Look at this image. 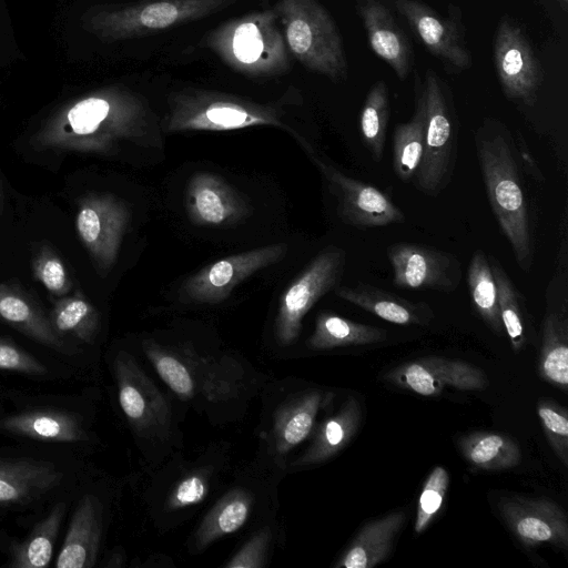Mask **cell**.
I'll use <instances>...</instances> for the list:
<instances>
[{
  "label": "cell",
  "instance_id": "45",
  "mask_svg": "<svg viewBox=\"0 0 568 568\" xmlns=\"http://www.w3.org/2000/svg\"><path fill=\"white\" fill-rule=\"evenodd\" d=\"M513 139L517 161L521 164L524 171L532 176L537 182H545V176L524 136L518 132Z\"/></svg>",
  "mask_w": 568,
  "mask_h": 568
},
{
  "label": "cell",
  "instance_id": "47",
  "mask_svg": "<svg viewBox=\"0 0 568 568\" xmlns=\"http://www.w3.org/2000/svg\"><path fill=\"white\" fill-rule=\"evenodd\" d=\"M559 2V4H561V7L566 10L567 9V3H568V0H556Z\"/></svg>",
  "mask_w": 568,
  "mask_h": 568
},
{
  "label": "cell",
  "instance_id": "16",
  "mask_svg": "<svg viewBox=\"0 0 568 568\" xmlns=\"http://www.w3.org/2000/svg\"><path fill=\"white\" fill-rule=\"evenodd\" d=\"M385 378L397 387L422 396H436L445 388L481 389L487 385L485 374L474 365L444 357H423L389 371Z\"/></svg>",
  "mask_w": 568,
  "mask_h": 568
},
{
  "label": "cell",
  "instance_id": "22",
  "mask_svg": "<svg viewBox=\"0 0 568 568\" xmlns=\"http://www.w3.org/2000/svg\"><path fill=\"white\" fill-rule=\"evenodd\" d=\"M100 538V503L95 496L84 495L73 511L55 566L58 568L94 567Z\"/></svg>",
  "mask_w": 568,
  "mask_h": 568
},
{
  "label": "cell",
  "instance_id": "42",
  "mask_svg": "<svg viewBox=\"0 0 568 568\" xmlns=\"http://www.w3.org/2000/svg\"><path fill=\"white\" fill-rule=\"evenodd\" d=\"M36 277L57 296H62L71 288V282L62 261L48 246H42L33 262Z\"/></svg>",
  "mask_w": 568,
  "mask_h": 568
},
{
  "label": "cell",
  "instance_id": "37",
  "mask_svg": "<svg viewBox=\"0 0 568 568\" xmlns=\"http://www.w3.org/2000/svg\"><path fill=\"white\" fill-rule=\"evenodd\" d=\"M49 320L60 337L70 334L84 343H92L99 329L97 310L80 293L59 300Z\"/></svg>",
  "mask_w": 568,
  "mask_h": 568
},
{
  "label": "cell",
  "instance_id": "41",
  "mask_svg": "<svg viewBox=\"0 0 568 568\" xmlns=\"http://www.w3.org/2000/svg\"><path fill=\"white\" fill-rule=\"evenodd\" d=\"M537 414L546 438L559 460L568 465V412L549 399H540Z\"/></svg>",
  "mask_w": 568,
  "mask_h": 568
},
{
  "label": "cell",
  "instance_id": "36",
  "mask_svg": "<svg viewBox=\"0 0 568 568\" xmlns=\"http://www.w3.org/2000/svg\"><path fill=\"white\" fill-rule=\"evenodd\" d=\"M496 282L497 298L505 333L515 352L521 351L527 343L526 308L524 298L499 262L490 256Z\"/></svg>",
  "mask_w": 568,
  "mask_h": 568
},
{
  "label": "cell",
  "instance_id": "34",
  "mask_svg": "<svg viewBox=\"0 0 568 568\" xmlns=\"http://www.w3.org/2000/svg\"><path fill=\"white\" fill-rule=\"evenodd\" d=\"M467 284L473 304L481 320L494 333L501 335L505 329L499 312L490 256H487L483 250H476L470 258L467 268Z\"/></svg>",
  "mask_w": 568,
  "mask_h": 568
},
{
  "label": "cell",
  "instance_id": "8",
  "mask_svg": "<svg viewBox=\"0 0 568 568\" xmlns=\"http://www.w3.org/2000/svg\"><path fill=\"white\" fill-rule=\"evenodd\" d=\"M345 265L346 252L328 246L291 282L280 297L275 317V337L281 345L296 341L304 316L321 297L338 286Z\"/></svg>",
  "mask_w": 568,
  "mask_h": 568
},
{
  "label": "cell",
  "instance_id": "33",
  "mask_svg": "<svg viewBox=\"0 0 568 568\" xmlns=\"http://www.w3.org/2000/svg\"><path fill=\"white\" fill-rule=\"evenodd\" d=\"M65 514V504L58 503L30 531L28 537L17 545L10 556L9 566L13 568H43L52 559L54 542Z\"/></svg>",
  "mask_w": 568,
  "mask_h": 568
},
{
  "label": "cell",
  "instance_id": "9",
  "mask_svg": "<svg viewBox=\"0 0 568 568\" xmlns=\"http://www.w3.org/2000/svg\"><path fill=\"white\" fill-rule=\"evenodd\" d=\"M113 367L120 407L134 433L165 444L173 435V419L164 395L126 352L118 353Z\"/></svg>",
  "mask_w": 568,
  "mask_h": 568
},
{
  "label": "cell",
  "instance_id": "43",
  "mask_svg": "<svg viewBox=\"0 0 568 568\" xmlns=\"http://www.w3.org/2000/svg\"><path fill=\"white\" fill-rule=\"evenodd\" d=\"M272 529L264 526L255 531L250 539L225 565L226 568H261L265 566L271 546Z\"/></svg>",
  "mask_w": 568,
  "mask_h": 568
},
{
  "label": "cell",
  "instance_id": "11",
  "mask_svg": "<svg viewBox=\"0 0 568 568\" xmlns=\"http://www.w3.org/2000/svg\"><path fill=\"white\" fill-rule=\"evenodd\" d=\"M494 64L505 95L515 102L532 105L541 85L542 68L523 29L504 17L494 38Z\"/></svg>",
  "mask_w": 568,
  "mask_h": 568
},
{
  "label": "cell",
  "instance_id": "27",
  "mask_svg": "<svg viewBox=\"0 0 568 568\" xmlns=\"http://www.w3.org/2000/svg\"><path fill=\"white\" fill-rule=\"evenodd\" d=\"M255 495L246 487L229 489L202 519L192 537V550L202 551L215 540L237 531L248 520Z\"/></svg>",
  "mask_w": 568,
  "mask_h": 568
},
{
  "label": "cell",
  "instance_id": "28",
  "mask_svg": "<svg viewBox=\"0 0 568 568\" xmlns=\"http://www.w3.org/2000/svg\"><path fill=\"white\" fill-rule=\"evenodd\" d=\"M0 318L42 345L60 353H73L40 307L19 290L4 284H0Z\"/></svg>",
  "mask_w": 568,
  "mask_h": 568
},
{
  "label": "cell",
  "instance_id": "4",
  "mask_svg": "<svg viewBox=\"0 0 568 568\" xmlns=\"http://www.w3.org/2000/svg\"><path fill=\"white\" fill-rule=\"evenodd\" d=\"M272 9L231 19L212 30L206 47L226 65L242 74L270 78L290 70L288 48Z\"/></svg>",
  "mask_w": 568,
  "mask_h": 568
},
{
  "label": "cell",
  "instance_id": "29",
  "mask_svg": "<svg viewBox=\"0 0 568 568\" xmlns=\"http://www.w3.org/2000/svg\"><path fill=\"white\" fill-rule=\"evenodd\" d=\"M538 372L546 382L567 389L568 313L566 302L561 308H548L544 316Z\"/></svg>",
  "mask_w": 568,
  "mask_h": 568
},
{
  "label": "cell",
  "instance_id": "23",
  "mask_svg": "<svg viewBox=\"0 0 568 568\" xmlns=\"http://www.w3.org/2000/svg\"><path fill=\"white\" fill-rule=\"evenodd\" d=\"M61 471L30 458L0 459V505L26 504L57 487Z\"/></svg>",
  "mask_w": 568,
  "mask_h": 568
},
{
  "label": "cell",
  "instance_id": "26",
  "mask_svg": "<svg viewBox=\"0 0 568 568\" xmlns=\"http://www.w3.org/2000/svg\"><path fill=\"white\" fill-rule=\"evenodd\" d=\"M0 428L32 439L77 443L88 439L83 424L74 414L61 410H28L4 417Z\"/></svg>",
  "mask_w": 568,
  "mask_h": 568
},
{
  "label": "cell",
  "instance_id": "24",
  "mask_svg": "<svg viewBox=\"0 0 568 568\" xmlns=\"http://www.w3.org/2000/svg\"><path fill=\"white\" fill-rule=\"evenodd\" d=\"M361 419L362 408L358 400L348 397L334 415L317 427L310 446L291 463V467L318 465L335 456L354 437Z\"/></svg>",
  "mask_w": 568,
  "mask_h": 568
},
{
  "label": "cell",
  "instance_id": "2",
  "mask_svg": "<svg viewBox=\"0 0 568 568\" xmlns=\"http://www.w3.org/2000/svg\"><path fill=\"white\" fill-rule=\"evenodd\" d=\"M475 149L488 202L523 272L535 260V241L525 183L514 139L499 120L487 118L475 133Z\"/></svg>",
  "mask_w": 568,
  "mask_h": 568
},
{
  "label": "cell",
  "instance_id": "18",
  "mask_svg": "<svg viewBox=\"0 0 568 568\" xmlns=\"http://www.w3.org/2000/svg\"><path fill=\"white\" fill-rule=\"evenodd\" d=\"M184 204L191 222L200 226H229L248 214L242 195L212 172H197L189 179Z\"/></svg>",
  "mask_w": 568,
  "mask_h": 568
},
{
  "label": "cell",
  "instance_id": "20",
  "mask_svg": "<svg viewBox=\"0 0 568 568\" xmlns=\"http://www.w3.org/2000/svg\"><path fill=\"white\" fill-rule=\"evenodd\" d=\"M357 11L373 52L405 80L413 67L410 43L382 0H358Z\"/></svg>",
  "mask_w": 568,
  "mask_h": 568
},
{
  "label": "cell",
  "instance_id": "46",
  "mask_svg": "<svg viewBox=\"0 0 568 568\" xmlns=\"http://www.w3.org/2000/svg\"><path fill=\"white\" fill-rule=\"evenodd\" d=\"M124 556L122 551L114 552L111 558L110 562L108 564L109 567H121L123 566Z\"/></svg>",
  "mask_w": 568,
  "mask_h": 568
},
{
  "label": "cell",
  "instance_id": "44",
  "mask_svg": "<svg viewBox=\"0 0 568 568\" xmlns=\"http://www.w3.org/2000/svg\"><path fill=\"white\" fill-rule=\"evenodd\" d=\"M0 369L36 376L45 375L48 372L45 365L37 357L2 337H0Z\"/></svg>",
  "mask_w": 568,
  "mask_h": 568
},
{
  "label": "cell",
  "instance_id": "3",
  "mask_svg": "<svg viewBox=\"0 0 568 568\" xmlns=\"http://www.w3.org/2000/svg\"><path fill=\"white\" fill-rule=\"evenodd\" d=\"M284 99V98H283ZM283 99L258 103L239 95L205 89H183L168 99L165 132L230 131L270 125L288 132L308 154L311 144L283 121Z\"/></svg>",
  "mask_w": 568,
  "mask_h": 568
},
{
  "label": "cell",
  "instance_id": "10",
  "mask_svg": "<svg viewBox=\"0 0 568 568\" xmlns=\"http://www.w3.org/2000/svg\"><path fill=\"white\" fill-rule=\"evenodd\" d=\"M130 221L129 206L113 194H91L81 201L77 232L102 276L116 262Z\"/></svg>",
  "mask_w": 568,
  "mask_h": 568
},
{
  "label": "cell",
  "instance_id": "6",
  "mask_svg": "<svg viewBox=\"0 0 568 568\" xmlns=\"http://www.w3.org/2000/svg\"><path fill=\"white\" fill-rule=\"evenodd\" d=\"M236 0H142L92 9L84 28L105 42L140 38L201 20L225 10Z\"/></svg>",
  "mask_w": 568,
  "mask_h": 568
},
{
  "label": "cell",
  "instance_id": "39",
  "mask_svg": "<svg viewBox=\"0 0 568 568\" xmlns=\"http://www.w3.org/2000/svg\"><path fill=\"white\" fill-rule=\"evenodd\" d=\"M212 484V470L206 467L186 471L168 489L164 511L175 513L200 505L207 496Z\"/></svg>",
  "mask_w": 568,
  "mask_h": 568
},
{
  "label": "cell",
  "instance_id": "17",
  "mask_svg": "<svg viewBox=\"0 0 568 568\" xmlns=\"http://www.w3.org/2000/svg\"><path fill=\"white\" fill-rule=\"evenodd\" d=\"M498 509L508 528L525 546H568V521L564 509L547 498L509 496Z\"/></svg>",
  "mask_w": 568,
  "mask_h": 568
},
{
  "label": "cell",
  "instance_id": "32",
  "mask_svg": "<svg viewBox=\"0 0 568 568\" xmlns=\"http://www.w3.org/2000/svg\"><path fill=\"white\" fill-rule=\"evenodd\" d=\"M458 447L469 464L485 470L509 469L521 458L517 443L500 433H469L459 438Z\"/></svg>",
  "mask_w": 568,
  "mask_h": 568
},
{
  "label": "cell",
  "instance_id": "38",
  "mask_svg": "<svg viewBox=\"0 0 568 568\" xmlns=\"http://www.w3.org/2000/svg\"><path fill=\"white\" fill-rule=\"evenodd\" d=\"M143 351L161 379L181 399H192L196 393V379L191 364L182 355L153 342L144 341Z\"/></svg>",
  "mask_w": 568,
  "mask_h": 568
},
{
  "label": "cell",
  "instance_id": "19",
  "mask_svg": "<svg viewBox=\"0 0 568 568\" xmlns=\"http://www.w3.org/2000/svg\"><path fill=\"white\" fill-rule=\"evenodd\" d=\"M326 402V394L314 388L292 395L275 409L265 442L268 455L280 467L285 468L288 453L310 436Z\"/></svg>",
  "mask_w": 568,
  "mask_h": 568
},
{
  "label": "cell",
  "instance_id": "13",
  "mask_svg": "<svg viewBox=\"0 0 568 568\" xmlns=\"http://www.w3.org/2000/svg\"><path fill=\"white\" fill-rule=\"evenodd\" d=\"M286 253V243H276L217 260L185 281L181 287L182 296L194 303H220L229 297L237 284L278 263Z\"/></svg>",
  "mask_w": 568,
  "mask_h": 568
},
{
  "label": "cell",
  "instance_id": "12",
  "mask_svg": "<svg viewBox=\"0 0 568 568\" xmlns=\"http://www.w3.org/2000/svg\"><path fill=\"white\" fill-rule=\"evenodd\" d=\"M326 179L337 201L341 219L357 229L403 223L405 215L392 197L379 189L351 178L323 161L313 150L307 154Z\"/></svg>",
  "mask_w": 568,
  "mask_h": 568
},
{
  "label": "cell",
  "instance_id": "15",
  "mask_svg": "<svg viewBox=\"0 0 568 568\" xmlns=\"http://www.w3.org/2000/svg\"><path fill=\"white\" fill-rule=\"evenodd\" d=\"M407 21L427 51L447 68L463 71L471 67V55L458 22L444 18L419 0H389Z\"/></svg>",
  "mask_w": 568,
  "mask_h": 568
},
{
  "label": "cell",
  "instance_id": "21",
  "mask_svg": "<svg viewBox=\"0 0 568 568\" xmlns=\"http://www.w3.org/2000/svg\"><path fill=\"white\" fill-rule=\"evenodd\" d=\"M335 294L339 298L397 325L426 326L434 318V312L429 304L413 302L363 282L353 286H337Z\"/></svg>",
  "mask_w": 568,
  "mask_h": 568
},
{
  "label": "cell",
  "instance_id": "30",
  "mask_svg": "<svg viewBox=\"0 0 568 568\" xmlns=\"http://www.w3.org/2000/svg\"><path fill=\"white\" fill-rule=\"evenodd\" d=\"M415 112L407 122L395 126L393 134V168L404 183H412L420 165L425 144V104L420 80L415 74Z\"/></svg>",
  "mask_w": 568,
  "mask_h": 568
},
{
  "label": "cell",
  "instance_id": "14",
  "mask_svg": "<svg viewBox=\"0 0 568 568\" xmlns=\"http://www.w3.org/2000/svg\"><path fill=\"white\" fill-rule=\"evenodd\" d=\"M393 283L402 290L453 292L462 280V265L455 255L415 243L398 242L386 251Z\"/></svg>",
  "mask_w": 568,
  "mask_h": 568
},
{
  "label": "cell",
  "instance_id": "35",
  "mask_svg": "<svg viewBox=\"0 0 568 568\" xmlns=\"http://www.w3.org/2000/svg\"><path fill=\"white\" fill-rule=\"evenodd\" d=\"M390 106L385 81H376L369 89L364 101L359 129L363 143L375 162L384 156Z\"/></svg>",
  "mask_w": 568,
  "mask_h": 568
},
{
  "label": "cell",
  "instance_id": "40",
  "mask_svg": "<svg viewBox=\"0 0 568 568\" xmlns=\"http://www.w3.org/2000/svg\"><path fill=\"white\" fill-rule=\"evenodd\" d=\"M449 485L447 470L436 466L423 484L416 509L415 532L422 534L440 510Z\"/></svg>",
  "mask_w": 568,
  "mask_h": 568
},
{
  "label": "cell",
  "instance_id": "7",
  "mask_svg": "<svg viewBox=\"0 0 568 568\" xmlns=\"http://www.w3.org/2000/svg\"><path fill=\"white\" fill-rule=\"evenodd\" d=\"M425 104V144L413 180L425 195H439L452 182L458 151V119L450 91L432 69L420 81Z\"/></svg>",
  "mask_w": 568,
  "mask_h": 568
},
{
  "label": "cell",
  "instance_id": "31",
  "mask_svg": "<svg viewBox=\"0 0 568 568\" xmlns=\"http://www.w3.org/2000/svg\"><path fill=\"white\" fill-rule=\"evenodd\" d=\"M385 329L354 322L331 312L318 314L307 341L312 349H332L352 345H368L385 341Z\"/></svg>",
  "mask_w": 568,
  "mask_h": 568
},
{
  "label": "cell",
  "instance_id": "25",
  "mask_svg": "<svg viewBox=\"0 0 568 568\" xmlns=\"http://www.w3.org/2000/svg\"><path fill=\"white\" fill-rule=\"evenodd\" d=\"M405 523L403 511H394L364 525L335 568H373L390 554L394 540Z\"/></svg>",
  "mask_w": 568,
  "mask_h": 568
},
{
  "label": "cell",
  "instance_id": "1",
  "mask_svg": "<svg viewBox=\"0 0 568 568\" xmlns=\"http://www.w3.org/2000/svg\"><path fill=\"white\" fill-rule=\"evenodd\" d=\"M155 113L140 94L122 87H108L82 97L57 111L36 133L37 149L109 153L123 142L158 140Z\"/></svg>",
  "mask_w": 568,
  "mask_h": 568
},
{
  "label": "cell",
  "instance_id": "5",
  "mask_svg": "<svg viewBox=\"0 0 568 568\" xmlns=\"http://www.w3.org/2000/svg\"><path fill=\"white\" fill-rule=\"evenodd\" d=\"M274 10L288 50L304 68L336 83L347 79L339 30L318 0H277Z\"/></svg>",
  "mask_w": 568,
  "mask_h": 568
}]
</instances>
